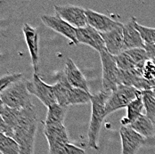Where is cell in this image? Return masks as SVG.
<instances>
[{
  "label": "cell",
  "mask_w": 155,
  "mask_h": 154,
  "mask_svg": "<svg viewBox=\"0 0 155 154\" xmlns=\"http://www.w3.org/2000/svg\"><path fill=\"white\" fill-rule=\"evenodd\" d=\"M1 117L12 132V138L19 144L20 154H34L38 117L35 107L12 109L5 105Z\"/></svg>",
  "instance_id": "6da1fadb"
},
{
  "label": "cell",
  "mask_w": 155,
  "mask_h": 154,
  "mask_svg": "<svg viewBox=\"0 0 155 154\" xmlns=\"http://www.w3.org/2000/svg\"><path fill=\"white\" fill-rule=\"evenodd\" d=\"M111 92L101 90L92 94L91 97V118L87 131V144L93 150H99V135L103 120L105 118V106Z\"/></svg>",
  "instance_id": "7a4b0ae2"
},
{
  "label": "cell",
  "mask_w": 155,
  "mask_h": 154,
  "mask_svg": "<svg viewBox=\"0 0 155 154\" xmlns=\"http://www.w3.org/2000/svg\"><path fill=\"white\" fill-rule=\"evenodd\" d=\"M4 105L12 109H27L34 107L31 93L27 88V80L19 79L12 83L0 94Z\"/></svg>",
  "instance_id": "3957f363"
},
{
  "label": "cell",
  "mask_w": 155,
  "mask_h": 154,
  "mask_svg": "<svg viewBox=\"0 0 155 154\" xmlns=\"http://www.w3.org/2000/svg\"><path fill=\"white\" fill-rule=\"evenodd\" d=\"M142 95V91L135 87L119 85L110 93L105 106V117L112 112L127 108V105L134 100Z\"/></svg>",
  "instance_id": "277c9868"
},
{
  "label": "cell",
  "mask_w": 155,
  "mask_h": 154,
  "mask_svg": "<svg viewBox=\"0 0 155 154\" xmlns=\"http://www.w3.org/2000/svg\"><path fill=\"white\" fill-rule=\"evenodd\" d=\"M103 69V90L112 92L120 83V69L117 65L116 57L109 54L107 50L99 53Z\"/></svg>",
  "instance_id": "5b68a950"
},
{
  "label": "cell",
  "mask_w": 155,
  "mask_h": 154,
  "mask_svg": "<svg viewBox=\"0 0 155 154\" xmlns=\"http://www.w3.org/2000/svg\"><path fill=\"white\" fill-rule=\"evenodd\" d=\"M27 88L31 94H34L38 97L47 108L54 103H57L53 87L44 82L38 73L33 74L31 80H27Z\"/></svg>",
  "instance_id": "8992f818"
},
{
  "label": "cell",
  "mask_w": 155,
  "mask_h": 154,
  "mask_svg": "<svg viewBox=\"0 0 155 154\" xmlns=\"http://www.w3.org/2000/svg\"><path fill=\"white\" fill-rule=\"evenodd\" d=\"M55 15L60 16L62 20L71 24L75 29L86 27L87 24V18L86 15V9L76 5H54Z\"/></svg>",
  "instance_id": "52a82bcc"
},
{
  "label": "cell",
  "mask_w": 155,
  "mask_h": 154,
  "mask_svg": "<svg viewBox=\"0 0 155 154\" xmlns=\"http://www.w3.org/2000/svg\"><path fill=\"white\" fill-rule=\"evenodd\" d=\"M120 136L121 139V154H137L146 143V138L129 126L120 127Z\"/></svg>",
  "instance_id": "ba28073f"
},
{
  "label": "cell",
  "mask_w": 155,
  "mask_h": 154,
  "mask_svg": "<svg viewBox=\"0 0 155 154\" xmlns=\"http://www.w3.org/2000/svg\"><path fill=\"white\" fill-rule=\"evenodd\" d=\"M42 22L47 26L48 28L52 29L53 31H56L57 33L62 35L63 37L70 39L73 44L77 45V38H76V29L72 27L71 24L66 22L58 15H43L40 16Z\"/></svg>",
  "instance_id": "9c48e42d"
},
{
  "label": "cell",
  "mask_w": 155,
  "mask_h": 154,
  "mask_svg": "<svg viewBox=\"0 0 155 154\" xmlns=\"http://www.w3.org/2000/svg\"><path fill=\"white\" fill-rule=\"evenodd\" d=\"M86 15L87 18V24L100 33L109 32L123 25V23L91 9H86Z\"/></svg>",
  "instance_id": "30bf717a"
},
{
  "label": "cell",
  "mask_w": 155,
  "mask_h": 154,
  "mask_svg": "<svg viewBox=\"0 0 155 154\" xmlns=\"http://www.w3.org/2000/svg\"><path fill=\"white\" fill-rule=\"evenodd\" d=\"M76 38L78 43L87 45L99 53L105 50V44L101 33L89 25L76 29Z\"/></svg>",
  "instance_id": "8fae6325"
},
{
  "label": "cell",
  "mask_w": 155,
  "mask_h": 154,
  "mask_svg": "<svg viewBox=\"0 0 155 154\" xmlns=\"http://www.w3.org/2000/svg\"><path fill=\"white\" fill-rule=\"evenodd\" d=\"M22 31L24 34L25 41L28 46L31 57V62L34 69V73H38V61H39V47H38V31L28 23L23 24Z\"/></svg>",
  "instance_id": "7c38bea8"
},
{
  "label": "cell",
  "mask_w": 155,
  "mask_h": 154,
  "mask_svg": "<svg viewBox=\"0 0 155 154\" xmlns=\"http://www.w3.org/2000/svg\"><path fill=\"white\" fill-rule=\"evenodd\" d=\"M136 20V17H131L130 20L122 26L124 38L123 51L135 48H145V44L140 35L139 31L135 27Z\"/></svg>",
  "instance_id": "4fadbf2b"
},
{
  "label": "cell",
  "mask_w": 155,
  "mask_h": 154,
  "mask_svg": "<svg viewBox=\"0 0 155 154\" xmlns=\"http://www.w3.org/2000/svg\"><path fill=\"white\" fill-rule=\"evenodd\" d=\"M64 75L72 87L83 89L87 92H89V87L87 78L83 75L82 71L78 68L73 60H71V58H68L65 62Z\"/></svg>",
  "instance_id": "5bb4252c"
},
{
  "label": "cell",
  "mask_w": 155,
  "mask_h": 154,
  "mask_svg": "<svg viewBox=\"0 0 155 154\" xmlns=\"http://www.w3.org/2000/svg\"><path fill=\"white\" fill-rule=\"evenodd\" d=\"M122 26L109 32L101 33V36L105 44V49L109 54L113 56H117L123 52L124 38Z\"/></svg>",
  "instance_id": "9a60e30c"
},
{
  "label": "cell",
  "mask_w": 155,
  "mask_h": 154,
  "mask_svg": "<svg viewBox=\"0 0 155 154\" xmlns=\"http://www.w3.org/2000/svg\"><path fill=\"white\" fill-rule=\"evenodd\" d=\"M44 135L47 140L49 148L71 143L64 125H45Z\"/></svg>",
  "instance_id": "2e32d148"
},
{
  "label": "cell",
  "mask_w": 155,
  "mask_h": 154,
  "mask_svg": "<svg viewBox=\"0 0 155 154\" xmlns=\"http://www.w3.org/2000/svg\"><path fill=\"white\" fill-rule=\"evenodd\" d=\"M52 87H53L54 92L56 97L57 103L63 107H69V98H70V94L71 92L72 87L68 82L64 73L55 84L52 85Z\"/></svg>",
  "instance_id": "e0dca14e"
},
{
  "label": "cell",
  "mask_w": 155,
  "mask_h": 154,
  "mask_svg": "<svg viewBox=\"0 0 155 154\" xmlns=\"http://www.w3.org/2000/svg\"><path fill=\"white\" fill-rule=\"evenodd\" d=\"M129 126L145 138H153L155 136V127L153 121L151 120L145 114L141 115Z\"/></svg>",
  "instance_id": "ac0fdd59"
},
{
  "label": "cell",
  "mask_w": 155,
  "mask_h": 154,
  "mask_svg": "<svg viewBox=\"0 0 155 154\" xmlns=\"http://www.w3.org/2000/svg\"><path fill=\"white\" fill-rule=\"evenodd\" d=\"M144 110L143 103L142 99V95L134 100L132 103H130L127 107V116L123 118L120 121L122 126H130L133 124L141 115H143V112Z\"/></svg>",
  "instance_id": "d6986e66"
},
{
  "label": "cell",
  "mask_w": 155,
  "mask_h": 154,
  "mask_svg": "<svg viewBox=\"0 0 155 154\" xmlns=\"http://www.w3.org/2000/svg\"><path fill=\"white\" fill-rule=\"evenodd\" d=\"M68 110V107H63L54 103L47 108L45 125H63V121Z\"/></svg>",
  "instance_id": "ffe728a7"
},
{
  "label": "cell",
  "mask_w": 155,
  "mask_h": 154,
  "mask_svg": "<svg viewBox=\"0 0 155 154\" xmlns=\"http://www.w3.org/2000/svg\"><path fill=\"white\" fill-rule=\"evenodd\" d=\"M92 93L87 92L83 89L72 87L69 98V106L70 105H78V104H86L91 103Z\"/></svg>",
  "instance_id": "44dd1931"
},
{
  "label": "cell",
  "mask_w": 155,
  "mask_h": 154,
  "mask_svg": "<svg viewBox=\"0 0 155 154\" xmlns=\"http://www.w3.org/2000/svg\"><path fill=\"white\" fill-rule=\"evenodd\" d=\"M142 99L145 115L153 121L155 120V97L152 90L142 91Z\"/></svg>",
  "instance_id": "7402d4cb"
},
{
  "label": "cell",
  "mask_w": 155,
  "mask_h": 154,
  "mask_svg": "<svg viewBox=\"0 0 155 154\" xmlns=\"http://www.w3.org/2000/svg\"><path fill=\"white\" fill-rule=\"evenodd\" d=\"M0 152L2 154H20L19 144L13 138L0 134Z\"/></svg>",
  "instance_id": "603a6c76"
},
{
  "label": "cell",
  "mask_w": 155,
  "mask_h": 154,
  "mask_svg": "<svg viewBox=\"0 0 155 154\" xmlns=\"http://www.w3.org/2000/svg\"><path fill=\"white\" fill-rule=\"evenodd\" d=\"M48 154H86L85 150L79 148L73 143H68L49 148Z\"/></svg>",
  "instance_id": "cb8c5ba5"
},
{
  "label": "cell",
  "mask_w": 155,
  "mask_h": 154,
  "mask_svg": "<svg viewBox=\"0 0 155 154\" xmlns=\"http://www.w3.org/2000/svg\"><path fill=\"white\" fill-rule=\"evenodd\" d=\"M115 57H116L117 65H118L120 70H126V71L134 70H137V63L134 62V60L128 55V54L126 51H123L122 53H120L119 55H117Z\"/></svg>",
  "instance_id": "d4e9b609"
},
{
  "label": "cell",
  "mask_w": 155,
  "mask_h": 154,
  "mask_svg": "<svg viewBox=\"0 0 155 154\" xmlns=\"http://www.w3.org/2000/svg\"><path fill=\"white\" fill-rule=\"evenodd\" d=\"M135 27L139 31L140 35L145 45H155V28L143 26L137 23V20L135 21Z\"/></svg>",
  "instance_id": "484cf974"
},
{
  "label": "cell",
  "mask_w": 155,
  "mask_h": 154,
  "mask_svg": "<svg viewBox=\"0 0 155 154\" xmlns=\"http://www.w3.org/2000/svg\"><path fill=\"white\" fill-rule=\"evenodd\" d=\"M21 78H23V75L21 73H11V74H5L0 76V94L12 83Z\"/></svg>",
  "instance_id": "4316f807"
},
{
  "label": "cell",
  "mask_w": 155,
  "mask_h": 154,
  "mask_svg": "<svg viewBox=\"0 0 155 154\" xmlns=\"http://www.w3.org/2000/svg\"><path fill=\"white\" fill-rule=\"evenodd\" d=\"M143 77L147 80L155 82V65L152 60L147 61L145 63L143 70Z\"/></svg>",
  "instance_id": "83f0119b"
},
{
  "label": "cell",
  "mask_w": 155,
  "mask_h": 154,
  "mask_svg": "<svg viewBox=\"0 0 155 154\" xmlns=\"http://www.w3.org/2000/svg\"><path fill=\"white\" fill-rule=\"evenodd\" d=\"M0 134H4L12 138V132L8 127V126L5 122V120H3V118L1 117V115H0Z\"/></svg>",
  "instance_id": "f1b7e54d"
},
{
  "label": "cell",
  "mask_w": 155,
  "mask_h": 154,
  "mask_svg": "<svg viewBox=\"0 0 155 154\" xmlns=\"http://www.w3.org/2000/svg\"><path fill=\"white\" fill-rule=\"evenodd\" d=\"M145 50L150 60L155 59V45H145Z\"/></svg>",
  "instance_id": "f546056e"
},
{
  "label": "cell",
  "mask_w": 155,
  "mask_h": 154,
  "mask_svg": "<svg viewBox=\"0 0 155 154\" xmlns=\"http://www.w3.org/2000/svg\"><path fill=\"white\" fill-rule=\"evenodd\" d=\"M152 91H153V95H154V97H155V86L153 87V88L152 89Z\"/></svg>",
  "instance_id": "4dcf8cb0"
},
{
  "label": "cell",
  "mask_w": 155,
  "mask_h": 154,
  "mask_svg": "<svg viewBox=\"0 0 155 154\" xmlns=\"http://www.w3.org/2000/svg\"><path fill=\"white\" fill-rule=\"evenodd\" d=\"M152 62H153V64L155 65V59H152Z\"/></svg>",
  "instance_id": "1f68e13d"
}]
</instances>
